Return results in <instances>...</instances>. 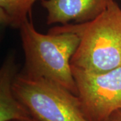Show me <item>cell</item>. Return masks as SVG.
<instances>
[{"label":"cell","instance_id":"6da1fadb","mask_svg":"<svg viewBox=\"0 0 121 121\" xmlns=\"http://www.w3.org/2000/svg\"><path fill=\"white\" fill-rule=\"evenodd\" d=\"M25 55V73L60 84L78 95L71 60L80 39L71 31L52 30L44 35L38 32L29 20L20 28Z\"/></svg>","mask_w":121,"mask_h":121},{"label":"cell","instance_id":"7a4b0ae2","mask_svg":"<svg viewBox=\"0 0 121 121\" xmlns=\"http://www.w3.org/2000/svg\"><path fill=\"white\" fill-rule=\"evenodd\" d=\"M51 29L71 31L79 37V46L71 60L73 67L101 73L121 65V9L115 1L91 21Z\"/></svg>","mask_w":121,"mask_h":121},{"label":"cell","instance_id":"3957f363","mask_svg":"<svg viewBox=\"0 0 121 121\" xmlns=\"http://www.w3.org/2000/svg\"><path fill=\"white\" fill-rule=\"evenodd\" d=\"M13 90L38 121H90L78 95L52 81L20 74L14 78Z\"/></svg>","mask_w":121,"mask_h":121},{"label":"cell","instance_id":"277c9868","mask_svg":"<svg viewBox=\"0 0 121 121\" xmlns=\"http://www.w3.org/2000/svg\"><path fill=\"white\" fill-rule=\"evenodd\" d=\"M72 71L78 97L90 121H104L121 110V65L101 73L72 66Z\"/></svg>","mask_w":121,"mask_h":121},{"label":"cell","instance_id":"5b68a950","mask_svg":"<svg viewBox=\"0 0 121 121\" xmlns=\"http://www.w3.org/2000/svg\"><path fill=\"white\" fill-rule=\"evenodd\" d=\"M114 0H43L48 25L90 22L106 11Z\"/></svg>","mask_w":121,"mask_h":121},{"label":"cell","instance_id":"8992f818","mask_svg":"<svg viewBox=\"0 0 121 121\" xmlns=\"http://www.w3.org/2000/svg\"><path fill=\"white\" fill-rule=\"evenodd\" d=\"M16 67L13 56L7 57L0 71V121H22L31 118L13 90Z\"/></svg>","mask_w":121,"mask_h":121},{"label":"cell","instance_id":"52a82bcc","mask_svg":"<svg viewBox=\"0 0 121 121\" xmlns=\"http://www.w3.org/2000/svg\"><path fill=\"white\" fill-rule=\"evenodd\" d=\"M43 0H0L1 24L19 28L28 20V15L36 1Z\"/></svg>","mask_w":121,"mask_h":121},{"label":"cell","instance_id":"ba28073f","mask_svg":"<svg viewBox=\"0 0 121 121\" xmlns=\"http://www.w3.org/2000/svg\"><path fill=\"white\" fill-rule=\"evenodd\" d=\"M104 121H121V110H118L112 113Z\"/></svg>","mask_w":121,"mask_h":121},{"label":"cell","instance_id":"9c48e42d","mask_svg":"<svg viewBox=\"0 0 121 121\" xmlns=\"http://www.w3.org/2000/svg\"><path fill=\"white\" fill-rule=\"evenodd\" d=\"M38 121L37 120H36L35 118H28V119H27V120H24V121Z\"/></svg>","mask_w":121,"mask_h":121}]
</instances>
